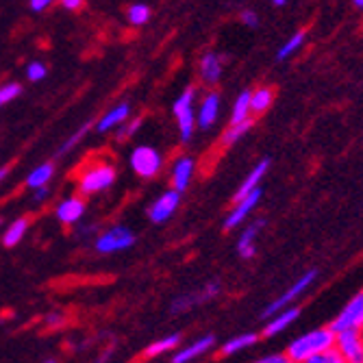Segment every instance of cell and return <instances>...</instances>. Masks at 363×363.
<instances>
[{"label": "cell", "instance_id": "cell-1", "mask_svg": "<svg viewBox=\"0 0 363 363\" xmlns=\"http://www.w3.org/2000/svg\"><path fill=\"white\" fill-rule=\"evenodd\" d=\"M335 331L331 326H318L313 331H307L298 337H294L287 346V357L294 363H305L313 357H320L335 348Z\"/></svg>", "mask_w": 363, "mask_h": 363}, {"label": "cell", "instance_id": "cell-2", "mask_svg": "<svg viewBox=\"0 0 363 363\" xmlns=\"http://www.w3.org/2000/svg\"><path fill=\"white\" fill-rule=\"evenodd\" d=\"M318 279V272L315 270H307L301 279H296V283H291L277 301H272L270 305H268V309L263 311V315L266 318H272V315H277L279 311H283V309H289L294 303H296V298H301V296L311 287V283Z\"/></svg>", "mask_w": 363, "mask_h": 363}, {"label": "cell", "instance_id": "cell-3", "mask_svg": "<svg viewBox=\"0 0 363 363\" xmlns=\"http://www.w3.org/2000/svg\"><path fill=\"white\" fill-rule=\"evenodd\" d=\"M194 98H196V89L189 87L185 89L177 101H174V118L179 122L181 128V138L183 142H189L194 135V128H196V111H194Z\"/></svg>", "mask_w": 363, "mask_h": 363}, {"label": "cell", "instance_id": "cell-4", "mask_svg": "<svg viewBox=\"0 0 363 363\" xmlns=\"http://www.w3.org/2000/svg\"><path fill=\"white\" fill-rule=\"evenodd\" d=\"M135 244V235L133 230L118 224V226H111L109 230H105L103 235L96 238V250L101 255H111V252H120V250H126Z\"/></svg>", "mask_w": 363, "mask_h": 363}, {"label": "cell", "instance_id": "cell-5", "mask_svg": "<svg viewBox=\"0 0 363 363\" xmlns=\"http://www.w3.org/2000/svg\"><path fill=\"white\" fill-rule=\"evenodd\" d=\"M331 328L335 333L344 331H361L363 333V291H359L354 298L346 303V307L340 311V315L331 322Z\"/></svg>", "mask_w": 363, "mask_h": 363}, {"label": "cell", "instance_id": "cell-6", "mask_svg": "<svg viewBox=\"0 0 363 363\" xmlns=\"http://www.w3.org/2000/svg\"><path fill=\"white\" fill-rule=\"evenodd\" d=\"M116 181V168L109 163H101L91 170H87L81 177V191L83 194H96V191H105L113 185Z\"/></svg>", "mask_w": 363, "mask_h": 363}, {"label": "cell", "instance_id": "cell-7", "mask_svg": "<svg viewBox=\"0 0 363 363\" xmlns=\"http://www.w3.org/2000/svg\"><path fill=\"white\" fill-rule=\"evenodd\" d=\"M130 168L144 179H152L161 170V155L152 146H138L130 155Z\"/></svg>", "mask_w": 363, "mask_h": 363}, {"label": "cell", "instance_id": "cell-8", "mask_svg": "<svg viewBox=\"0 0 363 363\" xmlns=\"http://www.w3.org/2000/svg\"><path fill=\"white\" fill-rule=\"evenodd\" d=\"M335 350L342 354L346 363H363V333L361 331H344L335 333Z\"/></svg>", "mask_w": 363, "mask_h": 363}, {"label": "cell", "instance_id": "cell-9", "mask_svg": "<svg viewBox=\"0 0 363 363\" xmlns=\"http://www.w3.org/2000/svg\"><path fill=\"white\" fill-rule=\"evenodd\" d=\"M179 203H181V194H179V191H174V189L163 191V194L157 198V201L150 205V209H148L150 220H152L155 224H161V222L170 220V218L174 216Z\"/></svg>", "mask_w": 363, "mask_h": 363}, {"label": "cell", "instance_id": "cell-10", "mask_svg": "<svg viewBox=\"0 0 363 363\" xmlns=\"http://www.w3.org/2000/svg\"><path fill=\"white\" fill-rule=\"evenodd\" d=\"M259 198H261V189L252 191L250 196H246L244 201L235 203V207L230 209V213L226 216V222H224V228L230 230V228H235L240 224H244L248 220V216L255 211V207L259 205Z\"/></svg>", "mask_w": 363, "mask_h": 363}, {"label": "cell", "instance_id": "cell-11", "mask_svg": "<svg viewBox=\"0 0 363 363\" xmlns=\"http://www.w3.org/2000/svg\"><path fill=\"white\" fill-rule=\"evenodd\" d=\"M218 116H220V96L216 91H211L203 98L201 107H198V111H196V126L209 128L216 124Z\"/></svg>", "mask_w": 363, "mask_h": 363}, {"label": "cell", "instance_id": "cell-12", "mask_svg": "<svg viewBox=\"0 0 363 363\" xmlns=\"http://www.w3.org/2000/svg\"><path fill=\"white\" fill-rule=\"evenodd\" d=\"M263 226H266V220H255V222H250V224L244 226L242 235L238 240V252H240L242 259H252L257 255L255 242H257V235H259V230Z\"/></svg>", "mask_w": 363, "mask_h": 363}, {"label": "cell", "instance_id": "cell-13", "mask_svg": "<svg viewBox=\"0 0 363 363\" xmlns=\"http://www.w3.org/2000/svg\"><path fill=\"white\" fill-rule=\"evenodd\" d=\"M194 168H196V163H194L191 157H179L174 161V166H172V187H174V191L183 194L189 187V183L194 179Z\"/></svg>", "mask_w": 363, "mask_h": 363}, {"label": "cell", "instance_id": "cell-14", "mask_svg": "<svg viewBox=\"0 0 363 363\" xmlns=\"http://www.w3.org/2000/svg\"><path fill=\"white\" fill-rule=\"evenodd\" d=\"M213 344H216V337L213 335H205L201 340H196L194 344H189V346L181 348L179 352H174L172 363H191L198 357H203L205 352H209L213 348Z\"/></svg>", "mask_w": 363, "mask_h": 363}, {"label": "cell", "instance_id": "cell-15", "mask_svg": "<svg viewBox=\"0 0 363 363\" xmlns=\"http://www.w3.org/2000/svg\"><path fill=\"white\" fill-rule=\"evenodd\" d=\"M268 168H270V159H261V161L257 163V166L250 170V174L244 179V183L240 185V189H238V194H235V203L244 201L246 196H250L252 191L261 189V187H259V183H261V179H263V177H266Z\"/></svg>", "mask_w": 363, "mask_h": 363}, {"label": "cell", "instance_id": "cell-16", "mask_svg": "<svg viewBox=\"0 0 363 363\" xmlns=\"http://www.w3.org/2000/svg\"><path fill=\"white\" fill-rule=\"evenodd\" d=\"M298 318H301V309H298V307L283 309V311H279L277 315H272V320H270L266 326H263V335H266V337H274V335L283 333L285 328H289Z\"/></svg>", "mask_w": 363, "mask_h": 363}, {"label": "cell", "instance_id": "cell-17", "mask_svg": "<svg viewBox=\"0 0 363 363\" xmlns=\"http://www.w3.org/2000/svg\"><path fill=\"white\" fill-rule=\"evenodd\" d=\"M85 213V203L81 198H65V201L59 203L57 207V218L63 222V224H74L83 218Z\"/></svg>", "mask_w": 363, "mask_h": 363}, {"label": "cell", "instance_id": "cell-18", "mask_svg": "<svg viewBox=\"0 0 363 363\" xmlns=\"http://www.w3.org/2000/svg\"><path fill=\"white\" fill-rule=\"evenodd\" d=\"M128 113H130L128 103H122V105L113 107L111 111H107L101 120L96 122V130H98V133H107V130L116 128L118 124H124L128 120Z\"/></svg>", "mask_w": 363, "mask_h": 363}, {"label": "cell", "instance_id": "cell-19", "mask_svg": "<svg viewBox=\"0 0 363 363\" xmlns=\"http://www.w3.org/2000/svg\"><path fill=\"white\" fill-rule=\"evenodd\" d=\"M222 77V59L216 52H205L201 59V79L207 85H216Z\"/></svg>", "mask_w": 363, "mask_h": 363}, {"label": "cell", "instance_id": "cell-20", "mask_svg": "<svg viewBox=\"0 0 363 363\" xmlns=\"http://www.w3.org/2000/svg\"><path fill=\"white\" fill-rule=\"evenodd\" d=\"M272 101H274V91L270 87H259V89L250 91V111L257 116L268 111Z\"/></svg>", "mask_w": 363, "mask_h": 363}, {"label": "cell", "instance_id": "cell-21", "mask_svg": "<svg viewBox=\"0 0 363 363\" xmlns=\"http://www.w3.org/2000/svg\"><path fill=\"white\" fill-rule=\"evenodd\" d=\"M250 91H242L238 101L233 103V111H230V124H244L250 120Z\"/></svg>", "mask_w": 363, "mask_h": 363}, {"label": "cell", "instance_id": "cell-22", "mask_svg": "<svg viewBox=\"0 0 363 363\" xmlns=\"http://www.w3.org/2000/svg\"><path fill=\"white\" fill-rule=\"evenodd\" d=\"M52 174H55L52 163H44V166L35 168V170H33V172L26 177V187H30L33 191H35V189H42V187H46V183L52 179Z\"/></svg>", "mask_w": 363, "mask_h": 363}, {"label": "cell", "instance_id": "cell-23", "mask_svg": "<svg viewBox=\"0 0 363 363\" xmlns=\"http://www.w3.org/2000/svg\"><path fill=\"white\" fill-rule=\"evenodd\" d=\"M257 340H259L257 333H242V335H238V337H233V340H228V342L222 346V354H224V357L235 354V352H240V350H244V348L255 346Z\"/></svg>", "mask_w": 363, "mask_h": 363}, {"label": "cell", "instance_id": "cell-24", "mask_svg": "<svg viewBox=\"0 0 363 363\" xmlns=\"http://www.w3.org/2000/svg\"><path fill=\"white\" fill-rule=\"evenodd\" d=\"M305 40H307V33H305V30H296L294 35L279 48L277 59H279V61H285V59H289L291 55H296V52H298V50L303 48Z\"/></svg>", "mask_w": 363, "mask_h": 363}, {"label": "cell", "instance_id": "cell-25", "mask_svg": "<svg viewBox=\"0 0 363 363\" xmlns=\"http://www.w3.org/2000/svg\"><path fill=\"white\" fill-rule=\"evenodd\" d=\"M26 228H28V222L24 220V218H20V220H16V222H11V226L7 228V233H5V238H3V244L5 246H16V244H20L22 242V238L26 235Z\"/></svg>", "mask_w": 363, "mask_h": 363}, {"label": "cell", "instance_id": "cell-26", "mask_svg": "<svg viewBox=\"0 0 363 363\" xmlns=\"http://www.w3.org/2000/svg\"><path fill=\"white\" fill-rule=\"evenodd\" d=\"M181 342V335H168V337H163V340H159V342H155V344H150L148 348H146V357H159V354H163V352H168V350H172L177 344Z\"/></svg>", "mask_w": 363, "mask_h": 363}, {"label": "cell", "instance_id": "cell-27", "mask_svg": "<svg viewBox=\"0 0 363 363\" xmlns=\"http://www.w3.org/2000/svg\"><path fill=\"white\" fill-rule=\"evenodd\" d=\"M250 126H252V120H248V122H244V124H230V126L226 128L224 138H222L224 146H233L235 142H240V140L248 133V130H250Z\"/></svg>", "mask_w": 363, "mask_h": 363}, {"label": "cell", "instance_id": "cell-28", "mask_svg": "<svg viewBox=\"0 0 363 363\" xmlns=\"http://www.w3.org/2000/svg\"><path fill=\"white\" fill-rule=\"evenodd\" d=\"M196 305H198V303H196V294H181V296H177V298L172 301L170 313H174V315L185 313V311H189V309L196 307Z\"/></svg>", "mask_w": 363, "mask_h": 363}, {"label": "cell", "instance_id": "cell-29", "mask_svg": "<svg viewBox=\"0 0 363 363\" xmlns=\"http://www.w3.org/2000/svg\"><path fill=\"white\" fill-rule=\"evenodd\" d=\"M150 20V7L144 5V3H138L128 9V22L135 24V26H142Z\"/></svg>", "mask_w": 363, "mask_h": 363}, {"label": "cell", "instance_id": "cell-30", "mask_svg": "<svg viewBox=\"0 0 363 363\" xmlns=\"http://www.w3.org/2000/svg\"><path fill=\"white\" fill-rule=\"evenodd\" d=\"M220 283L218 281H211V283H207L203 289H198V291H194L196 294V303L198 305H203V303H209V301H213L216 296L220 294Z\"/></svg>", "mask_w": 363, "mask_h": 363}, {"label": "cell", "instance_id": "cell-31", "mask_svg": "<svg viewBox=\"0 0 363 363\" xmlns=\"http://www.w3.org/2000/svg\"><path fill=\"white\" fill-rule=\"evenodd\" d=\"M46 74H48V70H46V65H44V63H40V61L28 63V68H26V77H28V81H33V83L44 81V79H46Z\"/></svg>", "mask_w": 363, "mask_h": 363}, {"label": "cell", "instance_id": "cell-32", "mask_svg": "<svg viewBox=\"0 0 363 363\" xmlns=\"http://www.w3.org/2000/svg\"><path fill=\"white\" fill-rule=\"evenodd\" d=\"M20 91H22V87L18 83H7V85L0 87V107H5L7 103H11L16 96H20Z\"/></svg>", "mask_w": 363, "mask_h": 363}, {"label": "cell", "instance_id": "cell-33", "mask_svg": "<svg viewBox=\"0 0 363 363\" xmlns=\"http://www.w3.org/2000/svg\"><path fill=\"white\" fill-rule=\"evenodd\" d=\"M89 128H91V122L83 124V126H81V128L77 130V133H74V135H72V138H70L68 142H65V144H63V146L59 148V155H63V152H68L70 148H74V146H77V144H79V142L83 140V135L87 133V130H89Z\"/></svg>", "mask_w": 363, "mask_h": 363}, {"label": "cell", "instance_id": "cell-34", "mask_svg": "<svg viewBox=\"0 0 363 363\" xmlns=\"http://www.w3.org/2000/svg\"><path fill=\"white\" fill-rule=\"evenodd\" d=\"M305 363H346V361H344L342 354L333 348V350H328V352H324V354H320V357H313V359H309V361H305Z\"/></svg>", "mask_w": 363, "mask_h": 363}, {"label": "cell", "instance_id": "cell-35", "mask_svg": "<svg viewBox=\"0 0 363 363\" xmlns=\"http://www.w3.org/2000/svg\"><path fill=\"white\" fill-rule=\"evenodd\" d=\"M255 363H294L287 352H270V354H263L261 359H257Z\"/></svg>", "mask_w": 363, "mask_h": 363}, {"label": "cell", "instance_id": "cell-36", "mask_svg": "<svg viewBox=\"0 0 363 363\" xmlns=\"http://www.w3.org/2000/svg\"><path fill=\"white\" fill-rule=\"evenodd\" d=\"M140 126H142V120H133V122H128V124H122V126H120V130H118V140H122V138H130V135H133Z\"/></svg>", "mask_w": 363, "mask_h": 363}, {"label": "cell", "instance_id": "cell-37", "mask_svg": "<svg viewBox=\"0 0 363 363\" xmlns=\"http://www.w3.org/2000/svg\"><path fill=\"white\" fill-rule=\"evenodd\" d=\"M242 22L246 24V26H250V28H257L259 26V16L255 13V11H250V9H246V11H242Z\"/></svg>", "mask_w": 363, "mask_h": 363}, {"label": "cell", "instance_id": "cell-38", "mask_svg": "<svg viewBox=\"0 0 363 363\" xmlns=\"http://www.w3.org/2000/svg\"><path fill=\"white\" fill-rule=\"evenodd\" d=\"M63 322H65V315L61 311H52V313L46 315V324L48 326H61Z\"/></svg>", "mask_w": 363, "mask_h": 363}, {"label": "cell", "instance_id": "cell-39", "mask_svg": "<svg viewBox=\"0 0 363 363\" xmlns=\"http://www.w3.org/2000/svg\"><path fill=\"white\" fill-rule=\"evenodd\" d=\"M48 7H50V0H33V3H30V9L33 11H44Z\"/></svg>", "mask_w": 363, "mask_h": 363}, {"label": "cell", "instance_id": "cell-40", "mask_svg": "<svg viewBox=\"0 0 363 363\" xmlns=\"http://www.w3.org/2000/svg\"><path fill=\"white\" fill-rule=\"evenodd\" d=\"M48 187H42V189H35V194H33V201H35V203H44L46 201V198H48Z\"/></svg>", "mask_w": 363, "mask_h": 363}, {"label": "cell", "instance_id": "cell-41", "mask_svg": "<svg viewBox=\"0 0 363 363\" xmlns=\"http://www.w3.org/2000/svg\"><path fill=\"white\" fill-rule=\"evenodd\" d=\"M61 5H63L65 9H70V11H77V9L83 7V0H63Z\"/></svg>", "mask_w": 363, "mask_h": 363}, {"label": "cell", "instance_id": "cell-42", "mask_svg": "<svg viewBox=\"0 0 363 363\" xmlns=\"http://www.w3.org/2000/svg\"><path fill=\"white\" fill-rule=\"evenodd\" d=\"M111 354H113V350H107L105 354H101V357H98V359H96V363H107Z\"/></svg>", "mask_w": 363, "mask_h": 363}, {"label": "cell", "instance_id": "cell-43", "mask_svg": "<svg viewBox=\"0 0 363 363\" xmlns=\"http://www.w3.org/2000/svg\"><path fill=\"white\" fill-rule=\"evenodd\" d=\"M272 5H274V7H285V0H274Z\"/></svg>", "mask_w": 363, "mask_h": 363}, {"label": "cell", "instance_id": "cell-44", "mask_svg": "<svg viewBox=\"0 0 363 363\" xmlns=\"http://www.w3.org/2000/svg\"><path fill=\"white\" fill-rule=\"evenodd\" d=\"M354 7L357 9H363V0H354Z\"/></svg>", "mask_w": 363, "mask_h": 363}, {"label": "cell", "instance_id": "cell-45", "mask_svg": "<svg viewBox=\"0 0 363 363\" xmlns=\"http://www.w3.org/2000/svg\"><path fill=\"white\" fill-rule=\"evenodd\" d=\"M7 177V168H3V170H0V181H3Z\"/></svg>", "mask_w": 363, "mask_h": 363}, {"label": "cell", "instance_id": "cell-46", "mask_svg": "<svg viewBox=\"0 0 363 363\" xmlns=\"http://www.w3.org/2000/svg\"><path fill=\"white\" fill-rule=\"evenodd\" d=\"M44 363H57V361H52V359H48V361H44Z\"/></svg>", "mask_w": 363, "mask_h": 363}]
</instances>
